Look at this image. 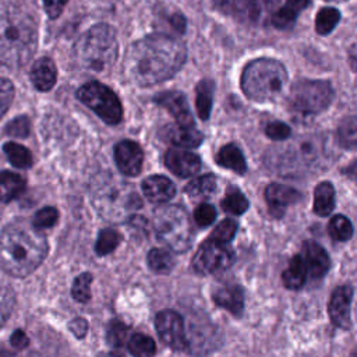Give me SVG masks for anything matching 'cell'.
Segmentation results:
<instances>
[{"mask_svg":"<svg viewBox=\"0 0 357 357\" xmlns=\"http://www.w3.org/2000/svg\"><path fill=\"white\" fill-rule=\"evenodd\" d=\"M185 46L174 36L152 33L134 42L124 56V75L139 86L172 78L185 61Z\"/></svg>","mask_w":357,"mask_h":357,"instance_id":"1","label":"cell"},{"mask_svg":"<svg viewBox=\"0 0 357 357\" xmlns=\"http://www.w3.org/2000/svg\"><path fill=\"white\" fill-rule=\"evenodd\" d=\"M46 254V237L24 220L10 223L0 233V268L11 276L32 273Z\"/></svg>","mask_w":357,"mask_h":357,"instance_id":"2","label":"cell"},{"mask_svg":"<svg viewBox=\"0 0 357 357\" xmlns=\"http://www.w3.org/2000/svg\"><path fill=\"white\" fill-rule=\"evenodd\" d=\"M38 29L33 17L18 3L0 4V63L24 66L35 53Z\"/></svg>","mask_w":357,"mask_h":357,"instance_id":"3","label":"cell"},{"mask_svg":"<svg viewBox=\"0 0 357 357\" xmlns=\"http://www.w3.org/2000/svg\"><path fill=\"white\" fill-rule=\"evenodd\" d=\"M119 56V43L114 29L106 24L89 28L75 43L77 63L89 71L102 73L112 67Z\"/></svg>","mask_w":357,"mask_h":357,"instance_id":"4","label":"cell"},{"mask_svg":"<svg viewBox=\"0 0 357 357\" xmlns=\"http://www.w3.org/2000/svg\"><path fill=\"white\" fill-rule=\"evenodd\" d=\"M326 158L328 148L325 138L318 134H308L297 137L290 145L278 149L273 165L278 172L293 176L321 167Z\"/></svg>","mask_w":357,"mask_h":357,"instance_id":"5","label":"cell"},{"mask_svg":"<svg viewBox=\"0 0 357 357\" xmlns=\"http://www.w3.org/2000/svg\"><path fill=\"white\" fill-rule=\"evenodd\" d=\"M287 84V73L273 59H257L248 63L241 74L243 92L255 102H268L282 95Z\"/></svg>","mask_w":357,"mask_h":357,"instance_id":"6","label":"cell"},{"mask_svg":"<svg viewBox=\"0 0 357 357\" xmlns=\"http://www.w3.org/2000/svg\"><path fill=\"white\" fill-rule=\"evenodd\" d=\"M153 229L156 237L176 252H184L192 244L194 231L191 220L178 205L159 208L153 216Z\"/></svg>","mask_w":357,"mask_h":357,"instance_id":"7","label":"cell"},{"mask_svg":"<svg viewBox=\"0 0 357 357\" xmlns=\"http://www.w3.org/2000/svg\"><path fill=\"white\" fill-rule=\"evenodd\" d=\"M96 209L105 219L120 220L141 208V199L126 181L102 180L93 191Z\"/></svg>","mask_w":357,"mask_h":357,"instance_id":"8","label":"cell"},{"mask_svg":"<svg viewBox=\"0 0 357 357\" xmlns=\"http://www.w3.org/2000/svg\"><path fill=\"white\" fill-rule=\"evenodd\" d=\"M333 99V88L322 79H298L289 92L287 105L293 113L314 116L325 110Z\"/></svg>","mask_w":357,"mask_h":357,"instance_id":"9","label":"cell"},{"mask_svg":"<svg viewBox=\"0 0 357 357\" xmlns=\"http://www.w3.org/2000/svg\"><path fill=\"white\" fill-rule=\"evenodd\" d=\"M78 99L93 110L105 123L117 124L123 117V107L116 93L106 85L91 81L84 84L78 92Z\"/></svg>","mask_w":357,"mask_h":357,"instance_id":"10","label":"cell"},{"mask_svg":"<svg viewBox=\"0 0 357 357\" xmlns=\"http://www.w3.org/2000/svg\"><path fill=\"white\" fill-rule=\"evenodd\" d=\"M233 251L227 243H219L208 238L201 244L194 255L192 266L198 273L209 275L226 271L233 262Z\"/></svg>","mask_w":357,"mask_h":357,"instance_id":"11","label":"cell"},{"mask_svg":"<svg viewBox=\"0 0 357 357\" xmlns=\"http://www.w3.org/2000/svg\"><path fill=\"white\" fill-rule=\"evenodd\" d=\"M155 326L160 340L173 350H185L188 347L184 321L176 311H160L155 318Z\"/></svg>","mask_w":357,"mask_h":357,"instance_id":"12","label":"cell"},{"mask_svg":"<svg viewBox=\"0 0 357 357\" xmlns=\"http://www.w3.org/2000/svg\"><path fill=\"white\" fill-rule=\"evenodd\" d=\"M234 14L247 24L262 25L271 21L280 0H233Z\"/></svg>","mask_w":357,"mask_h":357,"instance_id":"13","label":"cell"},{"mask_svg":"<svg viewBox=\"0 0 357 357\" xmlns=\"http://www.w3.org/2000/svg\"><path fill=\"white\" fill-rule=\"evenodd\" d=\"M351 298L353 287L349 284H343L333 290L329 301V317L332 322L342 329L351 328Z\"/></svg>","mask_w":357,"mask_h":357,"instance_id":"14","label":"cell"},{"mask_svg":"<svg viewBox=\"0 0 357 357\" xmlns=\"http://www.w3.org/2000/svg\"><path fill=\"white\" fill-rule=\"evenodd\" d=\"M114 160L119 170L126 176H137L141 172L144 153L141 146L132 141H120L114 148Z\"/></svg>","mask_w":357,"mask_h":357,"instance_id":"15","label":"cell"},{"mask_svg":"<svg viewBox=\"0 0 357 357\" xmlns=\"http://www.w3.org/2000/svg\"><path fill=\"white\" fill-rule=\"evenodd\" d=\"M300 192L291 187L282 184H269L265 190V199L268 204L269 213L273 218H282L287 206L300 199Z\"/></svg>","mask_w":357,"mask_h":357,"instance_id":"16","label":"cell"},{"mask_svg":"<svg viewBox=\"0 0 357 357\" xmlns=\"http://www.w3.org/2000/svg\"><path fill=\"white\" fill-rule=\"evenodd\" d=\"M155 102L162 107L167 109L172 113V116L176 119L177 124L188 126V127L194 126V119L190 112L187 99L181 92L178 91L160 92L155 96Z\"/></svg>","mask_w":357,"mask_h":357,"instance_id":"17","label":"cell"},{"mask_svg":"<svg viewBox=\"0 0 357 357\" xmlns=\"http://www.w3.org/2000/svg\"><path fill=\"white\" fill-rule=\"evenodd\" d=\"M165 163L169 170L178 177H191L201 169L198 155L183 149H169L165 155Z\"/></svg>","mask_w":357,"mask_h":357,"instance_id":"18","label":"cell"},{"mask_svg":"<svg viewBox=\"0 0 357 357\" xmlns=\"http://www.w3.org/2000/svg\"><path fill=\"white\" fill-rule=\"evenodd\" d=\"M160 138L180 148H197L204 137L202 134L194 128V126H181V124H170L166 126L160 131Z\"/></svg>","mask_w":357,"mask_h":357,"instance_id":"19","label":"cell"},{"mask_svg":"<svg viewBox=\"0 0 357 357\" xmlns=\"http://www.w3.org/2000/svg\"><path fill=\"white\" fill-rule=\"evenodd\" d=\"M304 252V264L307 268V273L312 278H322L329 269V257L326 251L315 241H305L303 245Z\"/></svg>","mask_w":357,"mask_h":357,"instance_id":"20","label":"cell"},{"mask_svg":"<svg viewBox=\"0 0 357 357\" xmlns=\"http://www.w3.org/2000/svg\"><path fill=\"white\" fill-rule=\"evenodd\" d=\"M142 191L145 197L153 204H163L170 201L176 188L174 184L165 176H149L142 183Z\"/></svg>","mask_w":357,"mask_h":357,"instance_id":"21","label":"cell"},{"mask_svg":"<svg viewBox=\"0 0 357 357\" xmlns=\"http://www.w3.org/2000/svg\"><path fill=\"white\" fill-rule=\"evenodd\" d=\"M212 298L216 305L226 308L237 317H241L244 311V291L238 284H227L219 287L213 291Z\"/></svg>","mask_w":357,"mask_h":357,"instance_id":"22","label":"cell"},{"mask_svg":"<svg viewBox=\"0 0 357 357\" xmlns=\"http://www.w3.org/2000/svg\"><path fill=\"white\" fill-rule=\"evenodd\" d=\"M56 77H57L56 66L53 60L49 57L39 59L31 70V79L33 86L38 91L52 89L53 85L56 84Z\"/></svg>","mask_w":357,"mask_h":357,"instance_id":"23","label":"cell"},{"mask_svg":"<svg viewBox=\"0 0 357 357\" xmlns=\"http://www.w3.org/2000/svg\"><path fill=\"white\" fill-rule=\"evenodd\" d=\"M218 165L236 172L237 174H244L247 170L245 159L241 151L234 144H227L222 146L216 155Z\"/></svg>","mask_w":357,"mask_h":357,"instance_id":"24","label":"cell"},{"mask_svg":"<svg viewBox=\"0 0 357 357\" xmlns=\"http://www.w3.org/2000/svg\"><path fill=\"white\" fill-rule=\"evenodd\" d=\"M25 188V180L13 172H0V204L20 197Z\"/></svg>","mask_w":357,"mask_h":357,"instance_id":"25","label":"cell"},{"mask_svg":"<svg viewBox=\"0 0 357 357\" xmlns=\"http://www.w3.org/2000/svg\"><path fill=\"white\" fill-rule=\"evenodd\" d=\"M307 279V268L301 255H294L282 275L283 284L290 290L301 289Z\"/></svg>","mask_w":357,"mask_h":357,"instance_id":"26","label":"cell"},{"mask_svg":"<svg viewBox=\"0 0 357 357\" xmlns=\"http://www.w3.org/2000/svg\"><path fill=\"white\" fill-rule=\"evenodd\" d=\"M335 206V188L329 181H322L314 191V212L319 216H326Z\"/></svg>","mask_w":357,"mask_h":357,"instance_id":"27","label":"cell"},{"mask_svg":"<svg viewBox=\"0 0 357 357\" xmlns=\"http://www.w3.org/2000/svg\"><path fill=\"white\" fill-rule=\"evenodd\" d=\"M216 191V177L213 174H204L185 185V192L194 199H208Z\"/></svg>","mask_w":357,"mask_h":357,"instance_id":"28","label":"cell"},{"mask_svg":"<svg viewBox=\"0 0 357 357\" xmlns=\"http://www.w3.org/2000/svg\"><path fill=\"white\" fill-rule=\"evenodd\" d=\"M215 85L211 79H202L198 85H197V91H195V106H197V112L198 116L202 120H206L211 114V109H212V102H213V89Z\"/></svg>","mask_w":357,"mask_h":357,"instance_id":"29","label":"cell"},{"mask_svg":"<svg viewBox=\"0 0 357 357\" xmlns=\"http://www.w3.org/2000/svg\"><path fill=\"white\" fill-rule=\"evenodd\" d=\"M127 347L134 357H152L156 353L153 339L144 333L132 335L127 342Z\"/></svg>","mask_w":357,"mask_h":357,"instance_id":"30","label":"cell"},{"mask_svg":"<svg viewBox=\"0 0 357 357\" xmlns=\"http://www.w3.org/2000/svg\"><path fill=\"white\" fill-rule=\"evenodd\" d=\"M148 265L156 273H169L174 266V258L167 250L152 248L148 254Z\"/></svg>","mask_w":357,"mask_h":357,"instance_id":"31","label":"cell"},{"mask_svg":"<svg viewBox=\"0 0 357 357\" xmlns=\"http://www.w3.org/2000/svg\"><path fill=\"white\" fill-rule=\"evenodd\" d=\"M8 160L11 162V165H14L15 167L20 169H26L32 165V155L29 152V149H26L25 146L17 144V142H7L3 146Z\"/></svg>","mask_w":357,"mask_h":357,"instance_id":"32","label":"cell"},{"mask_svg":"<svg viewBox=\"0 0 357 357\" xmlns=\"http://www.w3.org/2000/svg\"><path fill=\"white\" fill-rule=\"evenodd\" d=\"M340 20V14L333 7H324L318 11L315 18V29L319 35H328L333 31Z\"/></svg>","mask_w":357,"mask_h":357,"instance_id":"33","label":"cell"},{"mask_svg":"<svg viewBox=\"0 0 357 357\" xmlns=\"http://www.w3.org/2000/svg\"><path fill=\"white\" fill-rule=\"evenodd\" d=\"M328 230H329L331 237L336 241H347L353 236V225L343 215L333 216L329 222Z\"/></svg>","mask_w":357,"mask_h":357,"instance_id":"34","label":"cell"},{"mask_svg":"<svg viewBox=\"0 0 357 357\" xmlns=\"http://www.w3.org/2000/svg\"><path fill=\"white\" fill-rule=\"evenodd\" d=\"M222 206L226 212L231 215H241L248 209V201L238 188H229Z\"/></svg>","mask_w":357,"mask_h":357,"instance_id":"35","label":"cell"},{"mask_svg":"<svg viewBox=\"0 0 357 357\" xmlns=\"http://www.w3.org/2000/svg\"><path fill=\"white\" fill-rule=\"evenodd\" d=\"M128 335H130L128 326H126L120 321H112L109 324V328H107V332H106V339H107V343L112 347L121 349L127 344Z\"/></svg>","mask_w":357,"mask_h":357,"instance_id":"36","label":"cell"},{"mask_svg":"<svg viewBox=\"0 0 357 357\" xmlns=\"http://www.w3.org/2000/svg\"><path fill=\"white\" fill-rule=\"evenodd\" d=\"M121 241V236L119 231L113 230V229H105L99 233L98 240H96V254L98 255H106L109 252H112Z\"/></svg>","mask_w":357,"mask_h":357,"instance_id":"37","label":"cell"},{"mask_svg":"<svg viewBox=\"0 0 357 357\" xmlns=\"http://www.w3.org/2000/svg\"><path fill=\"white\" fill-rule=\"evenodd\" d=\"M91 282H92V275L89 272H84L75 278V280L73 283V289H71V294L75 301L86 303L89 300Z\"/></svg>","mask_w":357,"mask_h":357,"instance_id":"38","label":"cell"},{"mask_svg":"<svg viewBox=\"0 0 357 357\" xmlns=\"http://www.w3.org/2000/svg\"><path fill=\"white\" fill-rule=\"evenodd\" d=\"M14 304H15V297L13 290L8 286L0 283V328L6 324L7 318L10 317L14 308Z\"/></svg>","mask_w":357,"mask_h":357,"instance_id":"39","label":"cell"},{"mask_svg":"<svg viewBox=\"0 0 357 357\" xmlns=\"http://www.w3.org/2000/svg\"><path fill=\"white\" fill-rule=\"evenodd\" d=\"M59 219V212L53 206H46L40 211H38L32 219V226L38 230L49 229L52 227Z\"/></svg>","mask_w":357,"mask_h":357,"instance_id":"40","label":"cell"},{"mask_svg":"<svg viewBox=\"0 0 357 357\" xmlns=\"http://www.w3.org/2000/svg\"><path fill=\"white\" fill-rule=\"evenodd\" d=\"M236 231H237V222L233 219H225L215 227L209 238L219 243H229L236 234Z\"/></svg>","mask_w":357,"mask_h":357,"instance_id":"41","label":"cell"},{"mask_svg":"<svg viewBox=\"0 0 357 357\" xmlns=\"http://www.w3.org/2000/svg\"><path fill=\"white\" fill-rule=\"evenodd\" d=\"M340 144L346 148L353 149L356 146V119L347 117L339 127Z\"/></svg>","mask_w":357,"mask_h":357,"instance_id":"42","label":"cell"},{"mask_svg":"<svg viewBox=\"0 0 357 357\" xmlns=\"http://www.w3.org/2000/svg\"><path fill=\"white\" fill-rule=\"evenodd\" d=\"M296 18H297V14L294 11H291L290 8H287L286 6H283V7H278L275 10V13L271 17V22L273 26H276L279 29H287V28L293 26Z\"/></svg>","mask_w":357,"mask_h":357,"instance_id":"43","label":"cell"},{"mask_svg":"<svg viewBox=\"0 0 357 357\" xmlns=\"http://www.w3.org/2000/svg\"><path fill=\"white\" fill-rule=\"evenodd\" d=\"M13 98H14L13 84L6 78H0V119L8 110Z\"/></svg>","mask_w":357,"mask_h":357,"instance_id":"44","label":"cell"},{"mask_svg":"<svg viewBox=\"0 0 357 357\" xmlns=\"http://www.w3.org/2000/svg\"><path fill=\"white\" fill-rule=\"evenodd\" d=\"M6 132L11 137L17 138H25L29 134V120L25 116L17 117L13 121L8 123L6 127Z\"/></svg>","mask_w":357,"mask_h":357,"instance_id":"45","label":"cell"},{"mask_svg":"<svg viewBox=\"0 0 357 357\" xmlns=\"http://www.w3.org/2000/svg\"><path fill=\"white\" fill-rule=\"evenodd\" d=\"M215 218H216V211L209 204H201L194 212V219H195L197 225H199L202 227L209 226L215 220Z\"/></svg>","mask_w":357,"mask_h":357,"instance_id":"46","label":"cell"},{"mask_svg":"<svg viewBox=\"0 0 357 357\" xmlns=\"http://www.w3.org/2000/svg\"><path fill=\"white\" fill-rule=\"evenodd\" d=\"M265 134L275 141H282L290 137V127L282 121H272L266 126Z\"/></svg>","mask_w":357,"mask_h":357,"instance_id":"47","label":"cell"},{"mask_svg":"<svg viewBox=\"0 0 357 357\" xmlns=\"http://www.w3.org/2000/svg\"><path fill=\"white\" fill-rule=\"evenodd\" d=\"M68 0H43L45 10L50 18H56L61 14L64 6Z\"/></svg>","mask_w":357,"mask_h":357,"instance_id":"48","label":"cell"},{"mask_svg":"<svg viewBox=\"0 0 357 357\" xmlns=\"http://www.w3.org/2000/svg\"><path fill=\"white\" fill-rule=\"evenodd\" d=\"M11 344H13V347L14 349H17V350H22V349H25L26 346H28V343H29V340H28V336L25 335V332L24 331H21V329H17L13 335H11Z\"/></svg>","mask_w":357,"mask_h":357,"instance_id":"49","label":"cell"},{"mask_svg":"<svg viewBox=\"0 0 357 357\" xmlns=\"http://www.w3.org/2000/svg\"><path fill=\"white\" fill-rule=\"evenodd\" d=\"M70 329L77 337H84L88 329V324L84 318H75L74 321L70 322Z\"/></svg>","mask_w":357,"mask_h":357,"instance_id":"50","label":"cell"},{"mask_svg":"<svg viewBox=\"0 0 357 357\" xmlns=\"http://www.w3.org/2000/svg\"><path fill=\"white\" fill-rule=\"evenodd\" d=\"M311 0H287V3L284 4L287 8H290L291 11H294L296 14H298L300 10H304Z\"/></svg>","mask_w":357,"mask_h":357,"instance_id":"51","label":"cell"},{"mask_svg":"<svg viewBox=\"0 0 357 357\" xmlns=\"http://www.w3.org/2000/svg\"><path fill=\"white\" fill-rule=\"evenodd\" d=\"M99 357H123V356H120L117 353H105V354H100Z\"/></svg>","mask_w":357,"mask_h":357,"instance_id":"52","label":"cell"},{"mask_svg":"<svg viewBox=\"0 0 357 357\" xmlns=\"http://www.w3.org/2000/svg\"><path fill=\"white\" fill-rule=\"evenodd\" d=\"M0 357H8L7 354H4V353H0Z\"/></svg>","mask_w":357,"mask_h":357,"instance_id":"53","label":"cell"},{"mask_svg":"<svg viewBox=\"0 0 357 357\" xmlns=\"http://www.w3.org/2000/svg\"><path fill=\"white\" fill-rule=\"evenodd\" d=\"M328 1H344V0H328Z\"/></svg>","mask_w":357,"mask_h":357,"instance_id":"54","label":"cell"}]
</instances>
